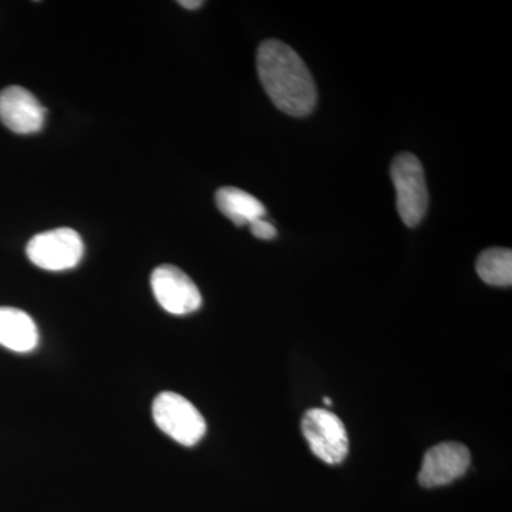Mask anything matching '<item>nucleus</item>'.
I'll list each match as a JSON object with an SVG mask.
<instances>
[{
	"label": "nucleus",
	"instance_id": "f257e3e1",
	"mask_svg": "<svg viewBox=\"0 0 512 512\" xmlns=\"http://www.w3.org/2000/svg\"><path fill=\"white\" fill-rule=\"evenodd\" d=\"M256 69L266 94L279 110L292 117H306L315 110V82L291 46L281 40H265L256 53Z\"/></svg>",
	"mask_w": 512,
	"mask_h": 512
},
{
	"label": "nucleus",
	"instance_id": "f03ea898",
	"mask_svg": "<svg viewBox=\"0 0 512 512\" xmlns=\"http://www.w3.org/2000/svg\"><path fill=\"white\" fill-rule=\"evenodd\" d=\"M392 181L396 188V205L400 218L407 227L414 228L426 217L429 191L419 158L412 153H400L394 158Z\"/></svg>",
	"mask_w": 512,
	"mask_h": 512
},
{
	"label": "nucleus",
	"instance_id": "7ed1b4c3",
	"mask_svg": "<svg viewBox=\"0 0 512 512\" xmlns=\"http://www.w3.org/2000/svg\"><path fill=\"white\" fill-rule=\"evenodd\" d=\"M153 417L158 429L177 443L192 447L207 433V423L200 410L181 394H158L153 404Z\"/></svg>",
	"mask_w": 512,
	"mask_h": 512
},
{
	"label": "nucleus",
	"instance_id": "20e7f679",
	"mask_svg": "<svg viewBox=\"0 0 512 512\" xmlns=\"http://www.w3.org/2000/svg\"><path fill=\"white\" fill-rule=\"evenodd\" d=\"M302 433L312 453L323 463L336 466L349 454V436L345 424L325 409H311L302 420Z\"/></svg>",
	"mask_w": 512,
	"mask_h": 512
},
{
	"label": "nucleus",
	"instance_id": "39448f33",
	"mask_svg": "<svg viewBox=\"0 0 512 512\" xmlns=\"http://www.w3.org/2000/svg\"><path fill=\"white\" fill-rule=\"evenodd\" d=\"M28 258L45 271H66L79 265L84 254L82 238L72 228L40 232L26 247Z\"/></svg>",
	"mask_w": 512,
	"mask_h": 512
},
{
	"label": "nucleus",
	"instance_id": "423d86ee",
	"mask_svg": "<svg viewBox=\"0 0 512 512\" xmlns=\"http://www.w3.org/2000/svg\"><path fill=\"white\" fill-rule=\"evenodd\" d=\"M151 288L161 308L171 315H190L201 308L200 289L177 266L161 265L154 269Z\"/></svg>",
	"mask_w": 512,
	"mask_h": 512
},
{
	"label": "nucleus",
	"instance_id": "0eeeda50",
	"mask_svg": "<svg viewBox=\"0 0 512 512\" xmlns=\"http://www.w3.org/2000/svg\"><path fill=\"white\" fill-rule=\"evenodd\" d=\"M470 464L471 454L464 444L441 443L424 454L419 483L426 488L453 483L466 474Z\"/></svg>",
	"mask_w": 512,
	"mask_h": 512
},
{
	"label": "nucleus",
	"instance_id": "6e6552de",
	"mask_svg": "<svg viewBox=\"0 0 512 512\" xmlns=\"http://www.w3.org/2000/svg\"><path fill=\"white\" fill-rule=\"evenodd\" d=\"M45 120V107L29 90L10 86L0 92V121L13 133H37L45 126Z\"/></svg>",
	"mask_w": 512,
	"mask_h": 512
},
{
	"label": "nucleus",
	"instance_id": "1a4fd4ad",
	"mask_svg": "<svg viewBox=\"0 0 512 512\" xmlns=\"http://www.w3.org/2000/svg\"><path fill=\"white\" fill-rule=\"evenodd\" d=\"M0 345L18 353L32 352L39 345V330L28 313L0 308Z\"/></svg>",
	"mask_w": 512,
	"mask_h": 512
},
{
	"label": "nucleus",
	"instance_id": "9d476101",
	"mask_svg": "<svg viewBox=\"0 0 512 512\" xmlns=\"http://www.w3.org/2000/svg\"><path fill=\"white\" fill-rule=\"evenodd\" d=\"M218 210L238 227L252 224L266 215L265 205L249 192L237 187H222L215 194Z\"/></svg>",
	"mask_w": 512,
	"mask_h": 512
},
{
	"label": "nucleus",
	"instance_id": "9b49d317",
	"mask_svg": "<svg viewBox=\"0 0 512 512\" xmlns=\"http://www.w3.org/2000/svg\"><path fill=\"white\" fill-rule=\"evenodd\" d=\"M477 274L485 284L511 286L512 252L507 248H490L478 256Z\"/></svg>",
	"mask_w": 512,
	"mask_h": 512
},
{
	"label": "nucleus",
	"instance_id": "f8f14e48",
	"mask_svg": "<svg viewBox=\"0 0 512 512\" xmlns=\"http://www.w3.org/2000/svg\"><path fill=\"white\" fill-rule=\"evenodd\" d=\"M249 228H251L252 235L255 238L264 239V241L274 239L278 235L274 225L271 222L265 221L264 218L252 222V224H249Z\"/></svg>",
	"mask_w": 512,
	"mask_h": 512
},
{
	"label": "nucleus",
	"instance_id": "ddd939ff",
	"mask_svg": "<svg viewBox=\"0 0 512 512\" xmlns=\"http://www.w3.org/2000/svg\"><path fill=\"white\" fill-rule=\"evenodd\" d=\"M178 5L183 6L184 9L195 10L200 9L204 2H201V0H181Z\"/></svg>",
	"mask_w": 512,
	"mask_h": 512
},
{
	"label": "nucleus",
	"instance_id": "4468645a",
	"mask_svg": "<svg viewBox=\"0 0 512 512\" xmlns=\"http://www.w3.org/2000/svg\"><path fill=\"white\" fill-rule=\"evenodd\" d=\"M323 403H325L326 406H332V399H329V397H323Z\"/></svg>",
	"mask_w": 512,
	"mask_h": 512
}]
</instances>
